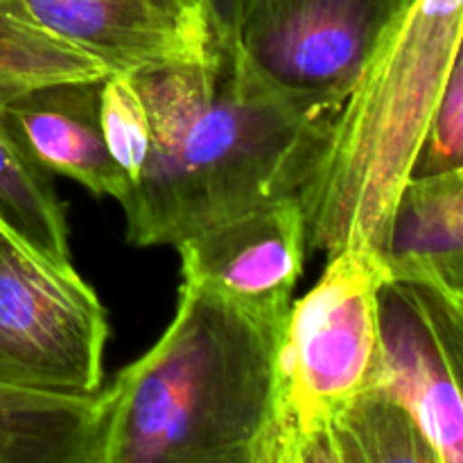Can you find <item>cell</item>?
<instances>
[{
    "mask_svg": "<svg viewBox=\"0 0 463 463\" xmlns=\"http://www.w3.org/2000/svg\"><path fill=\"white\" fill-rule=\"evenodd\" d=\"M181 279L238 310L285 326L307 256L297 194L271 199L176 244Z\"/></svg>",
    "mask_w": 463,
    "mask_h": 463,
    "instance_id": "cell-7",
    "label": "cell"
},
{
    "mask_svg": "<svg viewBox=\"0 0 463 463\" xmlns=\"http://www.w3.org/2000/svg\"><path fill=\"white\" fill-rule=\"evenodd\" d=\"M99 127L113 163L134 185L152 147V120L134 72H111L102 81Z\"/></svg>",
    "mask_w": 463,
    "mask_h": 463,
    "instance_id": "cell-16",
    "label": "cell"
},
{
    "mask_svg": "<svg viewBox=\"0 0 463 463\" xmlns=\"http://www.w3.org/2000/svg\"><path fill=\"white\" fill-rule=\"evenodd\" d=\"M407 280L423 303L434 330L443 344L457 389L463 398V294L432 276H396Z\"/></svg>",
    "mask_w": 463,
    "mask_h": 463,
    "instance_id": "cell-18",
    "label": "cell"
},
{
    "mask_svg": "<svg viewBox=\"0 0 463 463\" xmlns=\"http://www.w3.org/2000/svg\"><path fill=\"white\" fill-rule=\"evenodd\" d=\"M0 384V463H98L99 401Z\"/></svg>",
    "mask_w": 463,
    "mask_h": 463,
    "instance_id": "cell-12",
    "label": "cell"
},
{
    "mask_svg": "<svg viewBox=\"0 0 463 463\" xmlns=\"http://www.w3.org/2000/svg\"><path fill=\"white\" fill-rule=\"evenodd\" d=\"M463 30V0H410L326 127L298 188L307 251L383 253Z\"/></svg>",
    "mask_w": 463,
    "mask_h": 463,
    "instance_id": "cell-3",
    "label": "cell"
},
{
    "mask_svg": "<svg viewBox=\"0 0 463 463\" xmlns=\"http://www.w3.org/2000/svg\"><path fill=\"white\" fill-rule=\"evenodd\" d=\"M66 43L113 72L193 66L226 50L206 0H16Z\"/></svg>",
    "mask_w": 463,
    "mask_h": 463,
    "instance_id": "cell-8",
    "label": "cell"
},
{
    "mask_svg": "<svg viewBox=\"0 0 463 463\" xmlns=\"http://www.w3.org/2000/svg\"><path fill=\"white\" fill-rule=\"evenodd\" d=\"M463 170V30L410 179Z\"/></svg>",
    "mask_w": 463,
    "mask_h": 463,
    "instance_id": "cell-17",
    "label": "cell"
},
{
    "mask_svg": "<svg viewBox=\"0 0 463 463\" xmlns=\"http://www.w3.org/2000/svg\"><path fill=\"white\" fill-rule=\"evenodd\" d=\"M283 328L181 280L165 333L99 393L98 463H256Z\"/></svg>",
    "mask_w": 463,
    "mask_h": 463,
    "instance_id": "cell-2",
    "label": "cell"
},
{
    "mask_svg": "<svg viewBox=\"0 0 463 463\" xmlns=\"http://www.w3.org/2000/svg\"><path fill=\"white\" fill-rule=\"evenodd\" d=\"M439 463L420 425L398 398L373 383L330 432L326 463Z\"/></svg>",
    "mask_w": 463,
    "mask_h": 463,
    "instance_id": "cell-15",
    "label": "cell"
},
{
    "mask_svg": "<svg viewBox=\"0 0 463 463\" xmlns=\"http://www.w3.org/2000/svg\"><path fill=\"white\" fill-rule=\"evenodd\" d=\"M136 81L152 120L147 163L120 203L136 247H176L297 194L330 122L262 90L229 48L206 63L138 72Z\"/></svg>",
    "mask_w": 463,
    "mask_h": 463,
    "instance_id": "cell-1",
    "label": "cell"
},
{
    "mask_svg": "<svg viewBox=\"0 0 463 463\" xmlns=\"http://www.w3.org/2000/svg\"><path fill=\"white\" fill-rule=\"evenodd\" d=\"M111 72L45 30L16 0H0V104L50 86L95 84Z\"/></svg>",
    "mask_w": 463,
    "mask_h": 463,
    "instance_id": "cell-13",
    "label": "cell"
},
{
    "mask_svg": "<svg viewBox=\"0 0 463 463\" xmlns=\"http://www.w3.org/2000/svg\"><path fill=\"white\" fill-rule=\"evenodd\" d=\"M448 285H452V288H457V289H459V292L463 294V271H461L459 276H457L455 280H452V283H448Z\"/></svg>",
    "mask_w": 463,
    "mask_h": 463,
    "instance_id": "cell-20",
    "label": "cell"
},
{
    "mask_svg": "<svg viewBox=\"0 0 463 463\" xmlns=\"http://www.w3.org/2000/svg\"><path fill=\"white\" fill-rule=\"evenodd\" d=\"M384 279L378 253L348 247L328 256L315 288L292 303L256 463H326L335 423L378 373Z\"/></svg>",
    "mask_w": 463,
    "mask_h": 463,
    "instance_id": "cell-4",
    "label": "cell"
},
{
    "mask_svg": "<svg viewBox=\"0 0 463 463\" xmlns=\"http://www.w3.org/2000/svg\"><path fill=\"white\" fill-rule=\"evenodd\" d=\"M373 383L410 410L439 463H463V398L450 362L411 285L389 274L380 288V355Z\"/></svg>",
    "mask_w": 463,
    "mask_h": 463,
    "instance_id": "cell-9",
    "label": "cell"
},
{
    "mask_svg": "<svg viewBox=\"0 0 463 463\" xmlns=\"http://www.w3.org/2000/svg\"><path fill=\"white\" fill-rule=\"evenodd\" d=\"M0 222L59 265H72L68 220L52 175L32 161L0 109Z\"/></svg>",
    "mask_w": 463,
    "mask_h": 463,
    "instance_id": "cell-14",
    "label": "cell"
},
{
    "mask_svg": "<svg viewBox=\"0 0 463 463\" xmlns=\"http://www.w3.org/2000/svg\"><path fill=\"white\" fill-rule=\"evenodd\" d=\"M102 81L50 86L0 104V109L21 147L48 175L66 176L95 197L122 203L131 185L104 145Z\"/></svg>",
    "mask_w": 463,
    "mask_h": 463,
    "instance_id": "cell-10",
    "label": "cell"
},
{
    "mask_svg": "<svg viewBox=\"0 0 463 463\" xmlns=\"http://www.w3.org/2000/svg\"><path fill=\"white\" fill-rule=\"evenodd\" d=\"M109 319L72 265L0 222V384L57 396L102 389Z\"/></svg>",
    "mask_w": 463,
    "mask_h": 463,
    "instance_id": "cell-6",
    "label": "cell"
},
{
    "mask_svg": "<svg viewBox=\"0 0 463 463\" xmlns=\"http://www.w3.org/2000/svg\"><path fill=\"white\" fill-rule=\"evenodd\" d=\"M208 7H211L213 18H215L217 27H220V34L224 39L226 48H229L231 41V25H233V12H235V0H206Z\"/></svg>",
    "mask_w": 463,
    "mask_h": 463,
    "instance_id": "cell-19",
    "label": "cell"
},
{
    "mask_svg": "<svg viewBox=\"0 0 463 463\" xmlns=\"http://www.w3.org/2000/svg\"><path fill=\"white\" fill-rule=\"evenodd\" d=\"M410 0H235L240 71L297 111L330 118Z\"/></svg>",
    "mask_w": 463,
    "mask_h": 463,
    "instance_id": "cell-5",
    "label": "cell"
},
{
    "mask_svg": "<svg viewBox=\"0 0 463 463\" xmlns=\"http://www.w3.org/2000/svg\"><path fill=\"white\" fill-rule=\"evenodd\" d=\"M380 258L389 276H432L452 283L461 274L463 170L407 181Z\"/></svg>",
    "mask_w": 463,
    "mask_h": 463,
    "instance_id": "cell-11",
    "label": "cell"
}]
</instances>
